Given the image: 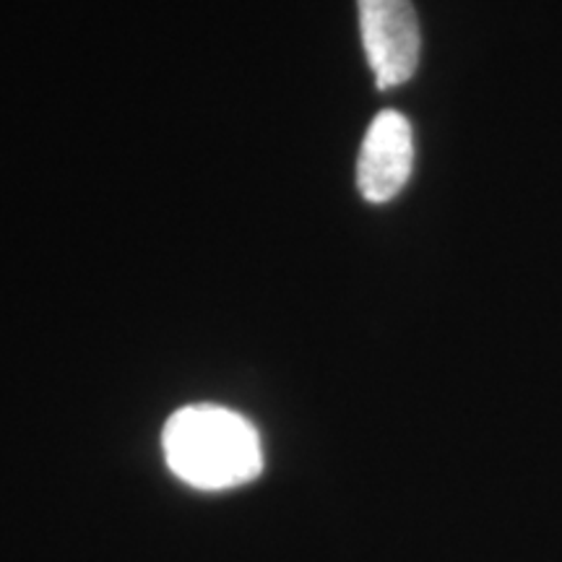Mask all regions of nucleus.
Segmentation results:
<instances>
[{"mask_svg": "<svg viewBox=\"0 0 562 562\" xmlns=\"http://www.w3.org/2000/svg\"><path fill=\"white\" fill-rule=\"evenodd\" d=\"M175 476L199 490H232L263 469L261 435L243 414L214 404L175 412L161 435Z\"/></svg>", "mask_w": 562, "mask_h": 562, "instance_id": "f257e3e1", "label": "nucleus"}, {"mask_svg": "<svg viewBox=\"0 0 562 562\" xmlns=\"http://www.w3.org/2000/svg\"><path fill=\"white\" fill-rule=\"evenodd\" d=\"M360 32L378 89L409 81L417 70L422 37L409 0H357Z\"/></svg>", "mask_w": 562, "mask_h": 562, "instance_id": "f03ea898", "label": "nucleus"}, {"mask_svg": "<svg viewBox=\"0 0 562 562\" xmlns=\"http://www.w3.org/2000/svg\"><path fill=\"white\" fill-rule=\"evenodd\" d=\"M414 167V133L402 112L383 110L372 117L357 159V188L370 203L393 201L404 191Z\"/></svg>", "mask_w": 562, "mask_h": 562, "instance_id": "7ed1b4c3", "label": "nucleus"}]
</instances>
